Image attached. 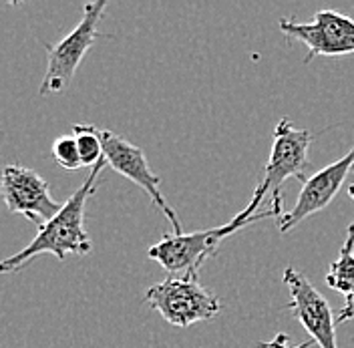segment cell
<instances>
[{"instance_id":"cell-1","label":"cell","mask_w":354,"mask_h":348,"mask_svg":"<svg viewBox=\"0 0 354 348\" xmlns=\"http://www.w3.org/2000/svg\"><path fill=\"white\" fill-rule=\"evenodd\" d=\"M105 167H107V161L101 159L91 170L85 183L63 203L61 212L50 221H46L43 228H39L37 236L26 248L4 258L0 264V270L19 272L28 262L39 258L41 254H53L59 262L65 260L66 256L83 258L91 254L93 241L85 230V208H87L88 197L95 194V185Z\"/></svg>"},{"instance_id":"cell-2","label":"cell","mask_w":354,"mask_h":348,"mask_svg":"<svg viewBox=\"0 0 354 348\" xmlns=\"http://www.w3.org/2000/svg\"><path fill=\"white\" fill-rule=\"evenodd\" d=\"M314 141V135L308 129H296L292 119L282 117L278 125L274 127L272 135V149L264 167V177L254 190V196L248 201L245 216H256L262 208L266 196H270V208L276 212V216H284V183L288 179H300L302 183L308 179V172L312 170L310 161V145Z\"/></svg>"},{"instance_id":"cell-3","label":"cell","mask_w":354,"mask_h":348,"mask_svg":"<svg viewBox=\"0 0 354 348\" xmlns=\"http://www.w3.org/2000/svg\"><path fill=\"white\" fill-rule=\"evenodd\" d=\"M276 212L268 208L264 212H258L256 216H245L243 212L236 214L232 221L201 230V232H192V234H174V236H163L157 244H153L147 250V258L157 262L163 270L169 272V276H183V274H198L199 268L207 262V258L216 256L220 252L221 244L236 232L243 228L260 221V219L272 218Z\"/></svg>"},{"instance_id":"cell-4","label":"cell","mask_w":354,"mask_h":348,"mask_svg":"<svg viewBox=\"0 0 354 348\" xmlns=\"http://www.w3.org/2000/svg\"><path fill=\"white\" fill-rule=\"evenodd\" d=\"M143 302L176 328H187L212 320L221 308L220 298L199 284L196 272L167 276L165 280L153 284L145 292Z\"/></svg>"},{"instance_id":"cell-5","label":"cell","mask_w":354,"mask_h":348,"mask_svg":"<svg viewBox=\"0 0 354 348\" xmlns=\"http://www.w3.org/2000/svg\"><path fill=\"white\" fill-rule=\"evenodd\" d=\"M107 6V0L87 2L83 6V19L65 39L57 44H46V71L39 89L41 97L59 95L71 87L75 73L83 63L85 55L101 37L99 22L105 17Z\"/></svg>"},{"instance_id":"cell-6","label":"cell","mask_w":354,"mask_h":348,"mask_svg":"<svg viewBox=\"0 0 354 348\" xmlns=\"http://www.w3.org/2000/svg\"><path fill=\"white\" fill-rule=\"evenodd\" d=\"M278 26L290 43H302L308 48L304 63L316 57L354 55V19L336 10H318L312 22L280 19Z\"/></svg>"},{"instance_id":"cell-7","label":"cell","mask_w":354,"mask_h":348,"mask_svg":"<svg viewBox=\"0 0 354 348\" xmlns=\"http://www.w3.org/2000/svg\"><path fill=\"white\" fill-rule=\"evenodd\" d=\"M99 133H101L103 155H105L107 165L113 167V172L121 174L129 181H133L135 185H139L147 196L151 197L155 208L171 223L174 234H177V236L185 234L181 221L177 218V212L167 203V199L161 194V190H159L161 177L149 167V161H147L143 149H139L137 145H133L131 141H127L125 137H121V135H117L109 129L99 127Z\"/></svg>"},{"instance_id":"cell-8","label":"cell","mask_w":354,"mask_h":348,"mask_svg":"<svg viewBox=\"0 0 354 348\" xmlns=\"http://www.w3.org/2000/svg\"><path fill=\"white\" fill-rule=\"evenodd\" d=\"M282 280L290 292L288 310L310 334V340L320 348H338L336 314L330 302L314 288L308 278L296 268H286Z\"/></svg>"},{"instance_id":"cell-9","label":"cell","mask_w":354,"mask_h":348,"mask_svg":"<svg viewBox=\"0 0 354 348\" xmlns=\"http://www.w3.org/2000/svg\"><path fill=\"white\" fill-rule=\"evenodd\" d=\"M2 197L12 214H22L39 228L63 208V203L50 196V187L41 174L21 163H10L2 170Z\"/></svg>"},{"instance_id":"cell-10","label":"cell","mask_w":354,"mask_h":348,"mask_svg":"<svg viewBox=\"0 0 354 348\" xmlns=\"http://www.w3.org/2000/svg\"><path fill=\"white\" fill-rule=\"evenodd\" d=\"M351 170H354V145L346 155L332 161L330 165L318 170L316 174L310 175L308 179L302 183V190L298 194L294 208L288 210L286 214L280 218L278 230L282 234H286L290 230H294L300 221L326 210L332 203V199L336 197V194L340 192V187L351 174Z\"/></svg>"},{"instance_id":"cell-11","label":"cell","mask_w":354,"mask_h":348,"mask_svg":"<svg viewBox=\"0 0 354 348\" xmlns=\"http://www.w3.org/2000/svg\"><path fill=\"white\" fill-rule=\"evenodd\" d=\"M326 284L328 288L344 296L354 294V221L348 226V234L336 260L332 262L328 268Z\"/></svg>"},{"instance_id":"cell-12","label":"cell","mask_w":354,"mask_h":348,"mask_svg":"<svg viewBox=\"0 0 354 348\" xmlns=\"http://www.w3.org/2000/svg\"><path fill=\"white\" fill-rule=\"evenodd\" d=\"M73 135L79 145L83 167H95L101 159H105L99 127L87 125V123H77V125H73Z\"/></svg>"},{"instance_id":"cell-13","label":"cell","mask_w":354,"mask_h":348,"mask_svg":"<svg viewBox=\"0 0 354 348\" xmlns=\"http://www.w3.org/2000/svg\"><path fill=\"white\" fill-rule=\"evenodd\" d=\"M53 157L55 161L68 172H77L83 167V161H81V153H79V145H77V139L75 135H61L55 139L53 143Z\"/></svg>"},{"instance_id":"cell-14","label":"cell","mask_w":354,"mask_h":348,"mask_svg":"<svg viewBox=\"0 0 354 348\" xmlns=\"http://www.w3.org/2000/svg\"><path fill=\"white\" fill-rule=\"evenodd\" d=\"M314 347V340H306V342H302V345H298V347H290V342H288V334L284 332H278L274 338H270V340H266V342H260L258 348H312Z\"/></svg>"},{"instance_id":"cell-15","label":"cell","mask_w":354,"mask_h":348,"mask_svg":"<svg viewBox=\"0 0 354 348\" xmlns=\"http://www.w3.org/2000/svg\"><path fill=\"white\" fill-rule=\"evenodd\" d=\"M336 322L338 324L354 322V294L344 298V306L336 312Z\"/></svg>"},{"instance_id":"cell-16","label":"cell","mask_w":354,"mask_h":348,"mask_svg":"<svg viewBox=\"0 0 354 348\" xmlns=\"http://www.w3.org/2000/svg\"><path fill=\"white\" fill-rule=\"evenodd\" d=\"M348 197L354 201V183L353 185H348Z\"/></svg>"}]
</instances>
